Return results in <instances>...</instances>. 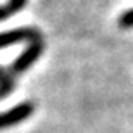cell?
I'll list each match as a JSON object with an SVG mask.
<instances>
[{"label": "cell", "instance_id": "cell-1", "mask_svg": "<svg viewBox=\"0 0 133 133\" xmlns=\"http://www.w3.org/2000/svg\"><path fill=\"white\" fill-rule=\"evenodd\" d=\"M42 52H43V42H42V40H38V42H31V43L26 47L24 52L12 62L10 71L16 73V74L24 73L26 69H30L31 66L38 61V57L42 55Z\"/></svg>", "mask_w": 133, "mask_h": 133}, {"label": "cell", "instance_id": "cell-2", "mask_svg": "<svg viewBox=\"0 0 133 133\" xmlns=\"http://www.w3.org/2000/svg\"><path fill=\"white\" fill-rule=\"evenodd\" d=\"M33 111H35V105L31 102H23L16 107H12L10 111H7V112H0V130L26 121L33 114Z\"/></svg>", "mask_w": 133, "mask_h": 133}, {"label": "cell", "instance_id": "cell-3", "mask_svg": "<svg viewBox=\"0 0 133 133\" xmlns=\"http://www.w3.org/2000/svg\"><path fill=\"white\" fill-rule=\"evenodd\" d=\"M38 42L42 40L40 36V31L36 28H16V30L10 31H4L0 33V49H5L12 43H17V42Z\"/></svg>", "mask_w": 133, "mask_h": 133}, {"label": "cell", "instance_id": "cell-4", "mask_svg": "<svg viewBox=\"0 0 133 133\" xmlns=\"http://www.w3.org/2000/svg\"><path fill=\"white\" fill-rule=\"evenodd\" d=\"M14 90V79L10 78V76H7V78L0 83V99H4V97H7V95L10 94Z\"/></svg>", "mask_w": 133, "mask_h": 133}, {"label": "cell", "instance_id": "cell-5", "mask_svg": "<svg viewBox=\"0 0 133 133\" xmlns=\"http://www.w3.org/2000/svg\"><path fill=\"white\" fill-rule=\"evenodd\" d=\"M119 26L121 28H133V9H130L128 12H124L119 17Z\"/></svg>", "mask_w": 133, "mask_h": 133}, {"label": "cell", "instance_id": "cell-6", "mask_svg": "<svg viewBox=\"0 0 133 133\" xmlns=\"http://www.w3.org/2000/svg\"><path fill=\"white\" fill-rule=\"evenodd\" d=\"M28 0H9V4H7V7H9L10 14H16V12H19V10L24 9V5Z\"/></svg>", "mask_w": 133, "mask_h": 133}, {"label": "cell", "instance_id": "cell-7", "mask_svg": "<svg viewBox=\"0 0 133 133\" xmlns=\"http://www.w3.org/2000/svg\"><path fill=\"white\" fill-rule=\"evenodd\" d=\"M9 16H12V14H10V10H9V7H7V5H5V7H0V21L7 19Z\"/></svg>", "mask_w": 133, "mask_h": 133}, {"label": "cell", "instance_id": "cell-8", "mask_svg": "<svg viewBox=\"0 0 133 133\" xmlns=\"http://www.w3.org/2000/svg\"><path fill=\"white\" fill-rule=\"evenodd\" d=\"M7 76H9V74H7V73H5V71H4V69L0 68V83H2V81H4V79L7 78Z\"/></svg>", "mask_w": 133, "mask_h": 133}]
</instances>
